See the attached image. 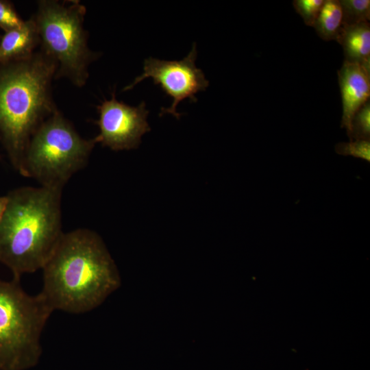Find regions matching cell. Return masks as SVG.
Here are the masks:
<instances>
[{"label": "cell", "mask_w": 370, "mask_h": 370, "mask_svg": "<svg viewBox=\"0 0 370 370\" xmlns=\"http://www.w3.org/2000/svg\"><path fill=\"white\" fill-rule=\"evenodd\" d=\"M343 13V24L354 25L369 22V0H338Z\"/></svg>", "instance_id": "cell-13"}, {"label": "cell", "mask_w": 370, "mask_h": 370, "mask_svg": "<svg viewBox=\"0 0 370 370\" xmlns=\"http://www.w3.org/2000/svg\"><path fill=\"white\" fill-rule=\"evenodd\" d=\"M96 143L94 138H83L56 110L32 136L22 175L36 180L40 186L63 188L85 166Z\"/></svg>", "instance_id": "cell-6"}, {"label": "cell", "mask_w": 370, "mask_h": 370, "mask_svg": "<svg viewBox=\"0 0 370 370\" xmlns=\"http://www.w3.org/2000/svg\"><path fill=\"white\" fill-rule=\"evenodd\" d=\"M350 141L370 140V99L354 113L351 121Z\"/></svg>", "instance_id": "cell-14"}, {"label": "cell", "mask_w": 370, "mask_h": 370, "mask_svg": "<svg viewBox=\"0 0 370 370\" xmlns=\"http://www.w3.org/2000/svg\"><path fill=\"white\" fill-rule=\"evenodd\" d=\"M42 270L40 293L53 311H91L121 283L103 240L87 228L64 232Z\"/></svg>", "instance_id": "cell-1"}, {"label": "cell", "mask_w": 370, "mask_h": 370, "mask_svg": "<svg viewBox=\"0 0 370 370\" xmlns=\"http://www.w3.org/2000/svg\"><path fill=\"white\" fill-rule=\"evenodd\" d=\"M54 312L39 293H27L20 280H0V370H26L42 353L41 335Z\"/></svg>", "instance_id": "cell-4"}, {"label": "cell", "mask_w": 370, "mask_h": 370, "mask_svg": "<svg viewBox=\"0 0 370 370\" xmlns=\"http://www.w3.org/2000/svg\"><path fill=\"white\" fill-rule=\"evenodd\" d=\"M24 21L16 11L12 3L0 0V28L4 32L19 27Z\"/></svg>", "instance_id": "cell-17"}, {"label": "cell", "mask_w": 370, "mask_h": 370, "mask_svg": "<svg viewBox=\"0 0 370 370\" xmlns=\"http://www.w3.org/2000/svg\"><path fill=\"white\" fill-rule=\"evenodd\" d=\"M8 203L7 196H0V221L3 216Z\"/></svg>", "instance_id": "cell-18"}, {"label": "cell", "mask_w": 370, "mask_h": 370, "mask_svg": "<svg viewBox=\"0 0 370 370\" xmlns=\"http://www.w3.org/2000/svg\"><path fill=\"white\" fill-rule=\"evenodd\" d=\"M62 188L23 186L6 196L0 221V262L19 279L42 269L63 234Z\"/></svg>", "instance_id": "cell-2"}, {"label": "cell", "mask_w": 370, "mask_h": 370, "mask_svg": "<svg viewBox=\"0 0 370 370\" xmlns=\"http://www.w3.org/2000/svg\"><path fill=\"white\" fill-rule=\"evenodd\" d=\"M343 47L345 60L370 71L369 22L343 25L336 40Z\"/></svg>", "instance_id": "cell-11"}, {"label": "cell", "mask_w": 370, "mask_h": 370, "mask_svg": "<svg viewBox=\"0 0 370 370\" xmlns=\"http://www.w3.org/2000/svg\"><path fill=\"white\" fill-rule=\"evenodd\" d=\"M85 14L86 8L78 1L42 0L33 17L41 51L57 65L55 77H66L78 87L85 85L88 65L98 57L87 45Z\"/></svg>", "instance_id": "cell-5"}, {"label": "cell", "mask_w": 370, "mask_h": 370, "mask_svg": "<svg viewBox=\"0 0 370 370\" xmlns=\"http://www.w3.org/2000/svg\"><path fill=\"white\" fill-rule=\"evenodd\" d=\"M337 153L351 156L370 162V140H357L339 143L335 146Z\"/></svg>", "instance_id": "cell-16"}, {"label": "cell", "mask_w": 370, "mask_h": 370, "mask_svg": "<svg viewBox=\"0 0 370 370\" xmlns=\"http://www.w3.org/2000/svg\"><path fill=\"white\" fill-rule=\"evenodd\" d=\"M197 55V45L194 42L188 54L180 60H164L151 57L146 58L143 73L124 87L123 90H131L145 78H151L153 84L159 85L165 94L173 99L169 108H161L160 116L169 113L178 119L181 115L176 110L178 103L186 98L197 101L195 95L205 90L209 85L203 71L195 64Z\"/></svg>", "instance_id": "cell-7"}, {"label": "cell", "mask_w": 370, "mask_h": 370, "mask_svg": "<svg viewBox=\"0 0 370 370\" xmlns=\"http://www.w3.org/2000/svg\"><path fill=\"white\" fill-rule=\"evenodd\" d=\"M337 73L343 106L341 127L349 136L354 113L370 97V71L344 60Z\"/></svg>", "instance_id": "cell-9"}, {"label": "cell", "mask_w": 370, "mask_h": 370, "mask_svg": "<svg viewBox=\"0 0 370 370\" xmlns=\"http://www.w3.org/2000/svg\"><path fill=\"white\" fill-rule=\"evenodd\" d=\"M40 44L33 18L25 21L19 27L5 32L0 37V64L26 60Z\"/></svg>", "instance_id": "cell-10"}, {"label": "cell", "mask_w": 370, "mask_h": 370, "mask_svg": "<svg viewBox=\"0 0 370 370\" xmlns=\"http://www.w3.org/2000/svg\"><path fill=\"white\" fill-rule=\"evenodd\" d=\"M325 0H294L293 5L305 24L313 27Z\"/></svg>", "instance_id": "cell-15"}, {"label": "cell", "mask_w": 370, "mask_h": 370, "mask_svg": "<svg viewBox=\"0 0 370 370\" xmlns=\"http://www.w3.org/2000/svg\"><path fill=\"white\" fill-rule=\"evenodd\" d=\"M343 26V13L338 0H325L313 27L325 41L336 40Z\"/></svg>", "instance_id": "cell-12"}, {"label": "cell", "mask_w": 370, "mask_h": 370, "mask_svg": "<svg viewBox=\"0 0 370 370\" xmlns=\"http://www.w3.org/2000/svg\"><path fill=\"white\" fill-rule=\"evenodd\" d=\"M99 119L96 121L99 134L94 138L114 151L136 149L144 134L150 131L147 122L149 110L145 101L131 106L116 100L115 92L110 100L97 106Z\"/></svg>", "instance_id": "cell-8"}, {"label": "cell", "mask_w": 370, "mask_h": 370, "mask_svg": "<svg viewBox=\"0 0 370 370\" xmlns=\"http://www.w3.org/2000/svg\"><path fill=\"white\" fill-rule=\"evenodd\" d=\"M56 71V62L42 51L0 64V141L21 175L32 136L58 110L51 91Z\"/></svg>", "instance_id": "cell-3"}]
</instances>
